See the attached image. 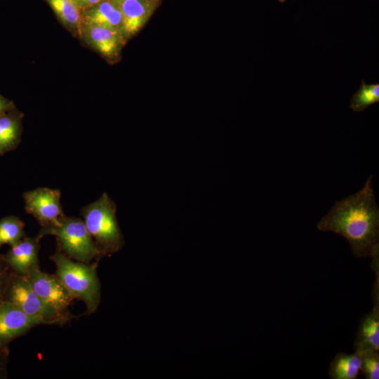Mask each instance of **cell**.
Here are the masks:
<instances>
[{"label": "cell", "mask_w": 379, "mask_h": 379, "mask_svg": "<svg viewBox=\"0 0 379 379\" xmlns=\"http://www.w3.org/2000/svg\"><path fill=\"white\" fill-rule=\"evenodd\" d=\"M14 273L0 254V300H4L10 280Z\"/></svg>", "instance_id": "20"}, {"label": "cell", "mask_w": 379, "mask_h": 379, "mask_svg": "<svg viewBox=\"0 0 379 379\" xmlns=\"http://www.w3.org/2000/svg\"><path fill=\"white\" fill-rule=\"evenodd\" d=\"M121 14L120 33L126 43L145 25L156 8L157 0H112Z\"/></svg>", "instance_id": "11"}, {"label": "cell", "mask_w": 379, "mask_h": 379, "mask_svg": "<svg viewBox=\"0 0 379 379\" xmlns=\"http://www.w3.org/2000/svg\"><path fill=\"white\" fill-rule=\"evenodd\" d=\"M372 179L370 175L360 190L336 201L317 225L319 231L345 238L357 258L379 252V209Z\"/></svg>", "instance_id": "1"}, {"label": "cell", "mask_w": 379, "mask_h": 379, "mask_svg": "<svg viewBox=\"0 0 379 379\" xmlns=\"http://www.w3.org/2000/svg\"><path fill=\"white\" fill-rule=\"evenodd\" d=\"M43 237L53 235L57 248L71 259L91 263L104 255L96 246L83 220L75 217H62L58 225L39 232Z\"/></svg>", "instance_id": "4"}, {"label": "cell", "mask_w": 379, "mask_h": 379, "mask_svg": "<svg viewBox=\"0 0 379 379\" xmlns=\"http://www.w3.org/2000/svg\"><path fill=\"white\" fill-rule=\"evenodd\" d=\"M83 220L104 256L119 251L124 240L117 219V206L107 193L81 210Z\"/></svg>", "instance_id": "3"}, {"label": "cell", "mask_w": 379, "mask_h": 379, "mask_svg": "<svg viewBox=\"0 0 379 379\" xmlns=\"http://www.w3.org/2000/svg\"><path fill=\"white\" fill-rule=\"evenodd\" d=\"M44 237L39 232L35 237H25L3 254L6 263L17 275L26 277L32 270L39 269V251Z\"/></svg>", "instance_id": "9"}, {"label": "cell", "mask_w": 379, "mask_h": 379, "mask_svg": "<svg viewBox=\"0 0 379 379\" xmlns=\"http://www.w3.org/2000/svg\"><path fill=\"white\" fill-rule=\"evenodd\" d=\"M61 193L58 189L38 187L23 194L25 209L41 225L43 231L51 229L65 216L60 204Z\"/></svg>", "instance_id": "6"}, {"label": "cell", "mask_w": 379, "mask_h": 379, "mask_svg": "<svg viewBox=\"0 0 379 379\" xmlns=\"http://www.w3.org/2000/svg\"><path fill=\"white\" fill-rule=\"evenodd\" d=\"M278 1H279V2H281V3H283V2H284V1H286V0H278Z\"/></svg>", "instance_id": "24"}, {"label": "cell", "mask_w": 379, "mask_h": 379, "mask_svg": "<svg viewBox=\"0 0 379 379\" xmlns=\"http://www.w3.org/2000/svg\"><path fill=\"white\" fill-rule=\"evenodd\" d=\"M102 1L104 0H74L78 7L81 10L93 6Z\"/></svg>", "instance_id": "23"}, {"label": "cell", "mask_w": 379, "mask_h": 379, "mask_svg": "<svg viewBox=\"0 0 379 379\" xmlns=\"http://www.w3.org/2000/svg\"><path fill=\"white\" fill-rule=\"evenodd\" d=\"M361 359L360 371L367 379L379 378V351L368 350L357 353Z\"/></svg>", "instance_id": "19"}, {"label": "cell", "mask_w": 379, "mask_h": 379, "mask_svg": "<svg viewBox=\"0 0 379 379\" xmlns=\"http://www.w3.org/2000/svg\"><path fill=\"white\" fill-rule=\"evenodd\" d=\"M79 38L109 63L119 60L126 44L119 31L95 25H81Z\"/></svg>", "instance_id": "7"}, {"label": "cell", "mask_w": 379, "mask_h": 379, "mask_svg": "<svg viewBox=\"0 0 379 379\" xmlns=\"http://www.w3.org/2000/svg\"><path fill=\"white\" fill-rule=\"evenodd\" d=\"M373 290V307L361 319L354 341L355 352L373 350L379 351L378 279Z\"/></svg>", "instance_id": "12"}, {"label": "cell", "mask_w": 379, "mask_h": 379, "mask_svg": "<svg viewBox=\"0 0 379 379\" xmlns=\"http://www.w3.org/2000/svg\"><path fill=\"white\" fill-rule=\"evenodd\" d=\"M81 25L100 26L120 32L121 14L112 0H104L81 10Z\"/></svg>", "instance_id": "13"}, {"label": "cell", "mask_w": 379, "mask_h": 379, "mask_svg": "<svg viewBox=\"0 0 379 379\" xmlns=\"http://www.w3.org/2000/svg\"><path fill=\"white\" fill-rule=\"evenodd\" d=\"M61 24L79 37L81 25V9L74 0H47Z\"/></svg>", "instance_id": "15"}, {"label": "cell", "mask_w": 379, "mask_h": 379, "mask_svg": "<svg viewBox=\"0 0 379 379\" xmlns=\"http://www.w3.org/2000/svg\"><path fill=\"white\" fill-rule=\"evenodd\" d=\"M379 101V84H367L362 80L358 91L353 95L350 107L354 112H363Z\"/></svg>", "instance_id": "18"}, {"label": "cell", "mask_w": 379, "mask_h": 379, "mask_svg": "<svg viewBox=\"0 0 379 379\" xmlns=\"http://www.w3.org/2000/svg\"><path fill=\"white\" fill-rule=\"evenodd\" d=\"M4 300L18 306L39 325H62L75 317L48 305L32 288L26 277L13 274Z\"/></svg>", "instance_id": "5"}, {"label": "cell", "mask_w": 379, "mask_h": 379, "mask_svg": "<svg viewBox=\"0 0 379 379\" xmlns=\"http://www.w3.org/2000/svg\"><path fill=\"white\" fill-rule=\"evenodd\" d=\"M26 279L33 290L50 306L64 314H71L68 308L74 300L55 274L39 269L32 270Z\"/></svg>", "instance_id": "8"}, {"label": "cell", "mask_w": 379, "mask_h": 379, "mask_svg": "<svg viewBox=\"0 0 379 379\" xmlns=\"http://www.w3.org/2000/svg\"><path fill=\"white\" fill-rule=\"evenodd\" d=\"M26 236L25 223L16 215L0 219V247L4 244L13 246Z\"/></svg>", "instance_id": "17"}, {"label": "cell", "mask_w": 379, "mask_h": 379, "mask_svg": "<svg viewBox=\"0 0 379 379\" xmlns=\"http://www.w3.org/2000/svg\"><path fill=\"white\" fill-rule=\"evenodd\" d=\"M24 114L16 107L0 117V157L15 149L21 142Z\"/></svg>", "instance_id": "14"}, {"label": "cell", "mask_w": 379, "mask_h": 379, "mask_svg": "<svg viewBox=\"0 0 379 379\" xmlns=\"http://www.w3.org/2000/svg\"><path fill=\"white\" fill-rule=\"evenodd\" d=\"M15 107L14 102L0 93V117Z\"/></svg>", "instance_id": "22"}, {"label": "cell", "mask_w": 379, "mask_h": 379, "mask_svg": "<svg viewBox=\"0 0 379 379\" xmlns=\"http://www.w3.org/2000/svg\"><path fill=\"white\" fill-rule=\"evenodd\" d=\"M56 267L55 275L74 299L82 300L86 314L95 312L100 302V284L97 274L99 260L91 263L74 260L58 248L50 256Z\"/></svg>", "instance_id": "2"}, {"label": "cell", "mask_w": 379, "mask_h": 379, "mask_svg": "<svg viewBox=\"0 0 379 379\" xmlns=\"http://www.w3.org/2000/svg\"><path fill=\"white\" fill-rule=\"evenodd\" d=\"M360 369L361 359L357 352H339L330 364L328 375L332 379H356Z\"/></svg>", "instance_id": "16"}, {"label": "cell", "mask_w": 379, "mask_h": 379, "mask_svg": "<svg viewBox=\"0 0 379 379\" xmlns=\"http://www.w3.org/2000/svg\"><path fill=\"white\" fill-rule=\"evenodd\" d=\"M36 326H39L37 321L15 304L0 300V348L8 347L12 340Z\"/></svg>", "instance_id": "10"}, {"label": "cell", "mask_w": 379, "mask_h": 379, "mask_svg": "<svg viewBox=\"0 0 379 379\" xmlns=\"http://www.w3.org/2000/svg\"><path fill=\"white\" fill-rule=\"evenodd\" d=\"M9 351L8 347L0 348V379L7 378Z\"/></svg>", "instance_id": "21"}]
</instances>
